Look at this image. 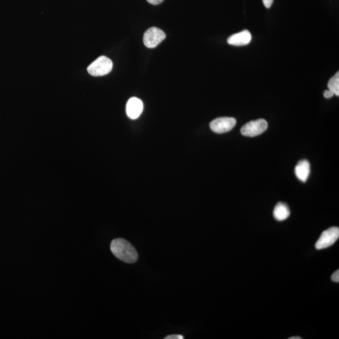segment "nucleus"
<instances>
[{
    "mask_svg": "<svg viewBox=\"0 0 339 339\" xmlns=\"http://www.w3.org/2000/svg\"><path fill=\"white\" fill-rule=\"evenodd\" d=\"M302 339V338H300V337H299V336L292 337V338H289V339Z\"/></svg>",
    "mask_w": 339,
    "mask_h": 339,
    "instance_id": "f3484780",
    "label": "nucleus"
},
{
    "mask_svg": "<svg viewBox=\"0 0 339 339\" xmlns=\"http://www.w3.org/2000/svg\"><path fill=\"white\" fill-rule=\"evenodd\" d=\"M143 109V102L139 98H131L127 102L126 114L131 119H137L141 115Z\"/></svg>",
    "mask_w": 339,
    "mask_h": 339,
    "instance_id": "0eeeda50",
    "label": "nucleus"
},
{
    "mask_svg": "<svg viewBox=\"0 0 339 339\" xmlns=\"http://www.w3.org/2000/svg\"><path fill=\"white\" fill-rule=\"evenodd\" d=\"M331 279L332 281H333L334 282H337V283H339V270H337V271H335V273H334V274L332 275Z\"/></svg>",
    "mask_w": 339,
    "mask_h": 339,
    "instance_id": "ddd939ff",
    "label": "nucleus"
},
{
    "mask_svg": "<svg viewBox=\"0 0 339 339\" xmlns=\"http://www.w3.org/2000/svg\"><path fill=\"white\" fill-rule=\"evenodd\" d=\"M334 95V92L330 90V89H328V90H325L323 92V96H324L325 98H327V99H329V98L333 97Z\"/></svg>",
    "mask_w": 339,
    "mask_h": 339,
    "instance_id": "f8f14e48",
    "label": "nucleus"
},
{
    "mask_svg": "<svg viewBox=\"0 0 339 339\" xmlns=\"http://www.w3.org/2000/svg\"><path fill=\"white\" fill-rule=\"evenodd\" d=\"M165 37L166 35L162 30L157 27H151L144 34L143 43L146 47L155 48L160 44Z\"/></svg>",
    "mask_w": 339,
    "mask_h": 339,
    "instance_id": "39448f33",
    "label": "nucleus"
},
{
    "mask_svg": "<svg viewBox=\"0 0 339 339\" xmlns=\"http://www.w3.org/2000/svg\"><path fill=\"white\" fill-rule=\"evenodd\" d=\"M184 338L180 335H170L165 338V339H183Z\"/></svg>",
    "mask_w": 339,
    "mask_h": 339,
    "instance_id": "4468645a",
    "label": "nucleus"
},
{
    "mask_svg": "<svg viewBox=\"0 0 339 339\" xmlns=\"http://www.w3.org/2000/svg\"><path fill=\"white\" fill-rule=\"evenodd\" d=\"M113 69V62L106 56H100L94 61L88 67L87 71L93 76L106 75Z\"/></svg>",
    "mask_w": 339,
    "mask_h": 339,
    "instance_id": "f03ea898",
    "label": "nucleus"
},
{
    "mask_svg": "<svg viewBox=\"0 0 339 339\" xmlns=\"http://www.w3.org/2000/svg\"><path fill=\"white\" fill-rule=\"evenodd\" d=\"M163 0H147L148 3L152 4V5H157L160 4L163 2Z\"/></svg>",
    "mask_w": 339,
    "mask_h": 339,
    "instance_id": "dca6fc26",
    "label": "nucleus"
},
{
    "mask_svg": "<svg viewBox=\"0 0 339 339\" xmlns=\"http://www.w3.org/2000/svg\"><path fill=\"white\" fill-rule=\"evenodd\" d=\"M290 215V211L287 204L283 202L277 203L273 211V216L275 219L279 221H283L289 217Z\"/></svg>",
    "mask_w": 339,
    "mask_h": 339,
    "instance_id": "9d476101",
    "label": "nucleus"
},
{
    "mask_svg": "<svg viewBox=\"0 0 339 339\" xmlns=\"http://www.w3.org/2000/svg\"><path fill=\"white\" fill-rule=\"evenodd\" d=\"M295 175L299 180L305 182L310 174V165L307 160L299 161L295 169Z\"/></svg>",
    "mask_w": 339,
    "mask_h": 339,
    "instance_id": "1a4fd4ad",
    "label": "nucleus"
},
{
    "mask_svg": "<svg viewBox=\"0 0 339 339\" xmlns=\"http://www.w3.org/2000/svg\"><path fill=\"white\" fill-rule=\"evenodd\" d=\"M328 88L333 91L334 95L339 96V73L338 72L333 77L330 78L328 83Z\"/></svg>",
    "mask_w": 339,
    "mask_h": 339,
    "instance_id": "9b49d317",
    "label": "nucleus"
},
{
    "mask_svg": "<svg viewBox=\"0 0 339 339\" xmlns=\"http://www.w3.org/2000/svg\"><path fill=\"white\" fill-rule=\"evenodd\" d=\"M268 128V122L264 119H258L245 124L240 133L245 137H254L261 135Z\"/></svg>",
    "mask_w": 339,
    "mask_h": 339,
    "instance_id": "7ed1b4c3",
    "label": "nucleus"
},
{
    "mask_svg": "<svg viewBox=\"0 0 339 339\" xmlns=\"http://www.w3.org/2000/svg\"><path fill=\"white\" fill-rule=\"evenodd\" d=\"M264 6L267 8H270L273 5V0H262Z\"/></svg>",
    "mask_w": 339,
    "mask_h": 339,
    "instance_id": "2eb2a0df",
    "label": "nucleus"
},
{
    "mask_svg": "<svg viewBox=\"0 0 339 339\" xmlns=\"http://www.w3.org/2000/svg\"><path fill=\"white\" fill-rule=\"evenodd\" d=\"M110 249L116 257L126 263H135L139 258L137 251L132 244L122 238L113 240Z\"/></svg>",
    "mask_w": 339,
    "mask_h": 339,
    "instance_id": "f257e3e1",
    "label": "nucleus"
},
{
    "mask_svg": "<svg viewBox=\"0 0 339 339\" xmlns=\"http://www.w3.org/2000/svg\"><path fill=\"white\" fill-rule=\"evenodd\" d=\"M251 39L252 36L251 33L248 30H245L229 37L227 39V43L235 46H243L249 44Z\"/></svg>",
    "mask_w": 339,
    "mask_h": 339,
    "instance_id": "6e6552de",
    "label": "nucleus"
},
{
    "mask_svg": "<svg viewBox=\"0 0 339 339\" xmlns=\"http://www.w3.org/2000/svg\"><path fill=\"white\" fill-rule=\"evenodd\" d=\"M236 124V120L235 118H218L210 123V128L214 132L222 134L233 130Z\"/></svg>",
    "mask_w": 339,
    "mask_h": 339,
    "instance_id": "423d86ee",
    "label": "nucleus"
},
{
    "mask_svg": "<svg viewBox=\"0 0 339 339\" xmlns=\"http://www.w3.org/2000/svg\"><path fill=\"white\" fill-rule=\"evenodd\" d=\"M339 238V228L338 227H332L328 229L321 233L320 238L316 244L317 249H323L333 245Z\"/></svg>",
    "mask_w": 339,
    "mask_h": 339,
    "instance_id": "20e7f679",
    "label": "nucleus"
}]
</instances>
